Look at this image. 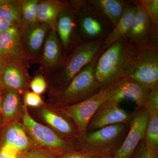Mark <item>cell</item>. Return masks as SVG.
Wrapping results in <instances>:
<instances>
[{
    "label": "cell",
    "mask_w": 158,
    "mask_h": 158,
    "mask_svg": "<svg viewBox=\"0 0 158 158\" xmlns=\"http://www.w3.org/2000/svg\"><path fill=\"white\" fill-rule=\"evenodd\" d=\"M135 52L124 38L109 47L95 67V78L102 89L124 79Z\"/></svg>",
    "instance_id": "6da1fadb"
},
{
    "label": "cell",
    "mask_w": 158,
    "mask_h": 158,
    "mask_svg": "<svg viewBox=\"0 0 158 158\" xmlns=\"http://www.w3.org/2000/svg\"><path fill=\"white\" fill-rule=\"evenodd\" d=\"M129 123L111 125L87 133L79 143L81 149L97 158L113 156L123 142Z\"/></svg>",
    "instance_id": "7a4b0ae2"
},
{
    "label": "cell",
    "mask_w": 158,
    "mask_h": 158,
    "mask_svg": "<svg viewBox=\"0 0 158 158\" xmlns=\"http://www.w3.org/2000/svg\"><path fill=\"white\" fill-rule=\"evenodd\" d=\"M113 83L83 101L59 109L60 114L70 118L74 123L79 143L86 137L88 124L98 109L112 95L116 83Z\"/></svg>",
    "instance_id": "3957f363"
},
{
    "label": "cell",
    "mask_w": 158,
    "mask_h": 158,
    "mask_svg": "<svg viewBox=\"0 0 158 158\" xmlns=\"http://www.w3.org/2000/svg\"><path fill=\"white\" fill-rule=\"evenodd\" d=\"M102 89L95 77V66L89 64L77 74L67 87L59 94L60 107L77 103L92 96Z\"/></svg>",
    "instance_id": "277c9868"
},
{
    "label": "cell",
    "mask_w": 158,
    "mask_h": 158,
    "mask_svg": "<svg viewBox=\"0 0 158 158\" xmlns=\"http://www.w3.org/2000/svg\"><path fill=\"white\" fill-rule=\"evenodd\" d=\"M124 79L138 82L149 89L158 86L157 52L149 49L135 52Z\"/></svg>",
    "instance_id": "5b68a950"
},
{
    "label": "cell",
    "mask_w": 158,
    "mask_h": 158,
    "mask_svg": "<svg viewBox=\"0 0 158 158\" xmlns=\"http://www.w3.org/2000/svg\"><path fill=\"white\" fill-rule=\"evenodd\" d=\"M24 108V127L32 139L40 146L62 153L72 150L81 149L80 145L67 141L48 127L38 123L30 116L26 106Z\"/></svg>",
    "instance_id": "8992f818"
},
{
    "label": "cell",
    "mask_w": 158,
    "mask_h": 158,
    "mask_svg": "<svg viewBox=\"0 0 158 158\" xmlns=\"http://www.w3.org/2000/svg\"><path fill=\"white\" fill-rule=\"evenodd\" d=\"M0 58L5 59L6 63H16L27 67L29 62L34 59L25 50L19 27L14 26L0 33Z\"/></svg>",
    "instance_id": "52a82bcc"
},
{
    "label": "cell",
    "mask_w": 158,
    "mask_h": 158,
    "mask_svg": "<svg viewBox=\"0 0 158 158\" xmlns=\"http://www.w3.org/2000/svg\"><path fill=\"white\" fill-rule=\"evenodd\" d=\"M99 41L82 44L68 57L60 72V81L67 84L83 69L89 65L100 48Z\"/></svg>",
    "instance_id": "ba28073f"
},
{
    "label": "cell",
    "mask_w": 158,
    "mask_h": 158,
    "mask_svg": "<svg viewBox=\"0 0 158 158\" xmlns=\"http://www.w3.org/2000/svg\"><path fill=\"white\" fill-rule=\"evenodd\" d=\"M149 118L146 109L141 108L130 120L127 135L120 147L113 153V158H131L139 143L144 140Z\"/></svg>",
    "instance_id": "9c48e42d"
},
{
    "label": "cell",
    "mask_w": 158,
    "mask_h": 158,
    "mask_svg": "<svg viewBox=\"0 0 158 158\" xmlns=\"http://www.w3.org/2000/svg\"><path fill=\"white\" fill-rule=\"evenodd\" d=\"M118 104L109 99L105 102L90 119L88 132L111 125L129 123L132 116L131 117Z\"/></svg>",
    "instance_id": "30bf717a"
},
{
    "label": "cell",
    "mask_w": 158,
    "mask_h": 158,
    "mask_svg": "<svg viewBox=\"0 0 158 158\" xmlns=\"http://www.w3.org/2000/svg\"><path fill=\"white\" fill-rule=\"evenodd\" d=\"M150 89L135 81L122 79L116 83L109 100L118 104L125 100L132 101L141 109L144 107Z\"/></svg>",
    "instance_id": "8fae6325"
},
{
    "label": "cell",
    "mask_w": 158,
    "mask_h": 158,
    "mask_svg": "<svg viewBox=\"0 0 158 158\" xmlns=\"http://www.w3.org/2000/svg\"><path fill=\"white\" fill-rule=\"evenodd\" d=\"M20 30L25 50L33 58L41 48L49 27L45 23L38 22L22 26Z\"/></svg>",
    "instance_id": "7c38bea8"
},
{
    "label": "cell",
    "mask_w": 158,
    "mask_h": 158,
    "mask_svg": "<svg viewBox=\"0 0 158 158\" xmlns=\"http://www.w3.org/2000/svg\"><path fill=\"white\" fill-rule=\"evenodd\" d=\"M31 141L24 127L18 123H12L3 132L1 147L9 146L15 148L22 155L28 151Z\"/></svg>",
    "instance_id": "4fadbf2b"
},
{
    "label": "cell",
    "mask_w": 158,
    "mask_h": 158,
    "mask_svg": "<svg viewBox=\"0 0 158 158\" xmlns=\"http://www.w3.org/2000/svg\"><path fill=\"white\" fill-rule=\"evenodd\" d=\"M40 115L44 120L56 130L65 140L72 142L77 139L78 140L76 129L74 127L65 116L46 108L40 110Z\"/></svg>",
    "instance_id": "5bb4252c"
},
{
    "label": "cell",
    "mask_w": 158,
    "mask_h": 158,
    "mask_svg": "<svg viewBox=\"0 0 158 158\" xmlns=\"http://www.w3.org/2000/svg\"><path fill=\"white\" fill-rule=\"evenodd\" d=\"M67 7L66 4L61 1H40L37 9V21L47 25L51 30L56 31L58 16Z\"/></svg>",
    "instance_id": "9a60e30c"
},
{
    "label": "cell",
    "mask_w": 158,
    "mask_h": 158,
    "mask_svg": "<svg viewBox=\"0 0 158 158\" xmlns=\"http://www.w3.org/2000/svg\"><path fill=\"white\" fill-rule=\"evenodd\" d=\"M27 67L16 63H5L2 74L4 85L15 92L23 90L27 85Z\"/></svg>",
    "instance_id": "2e32d148"
},
{
    "label": "cell",
    "mask_w": 158,
    "mask_h": 158,
    "mask_svg": "<svg viewBox=\"0 0 158 158\" xmlns=\"http://www.w3.org/2000/svg\"><path fill=\"white\" fill-rule=\"evenodd\" d=\"M60 50L56 31L51 30L46 38L41 61L46 69H53L59 64Z\"/></svg>",
    "instance_id": "e0dca14e"
},
{
    "label": "cell",
    "mask_w": 158,
    "mask_h": 158,
    "mask_svg": "<svg viewBox=\"0 0 158 158\" xmlns=\"http://www.w3.org/2000/svg\"><path fill=\"white\" fill-rule=\"evenodd\" d=\"M149 118L144 138V145L150 156L158 158V111L148 112Z\"/></svg>",
    "instance_id": "ac0fdd59"
},
{
    "label": "cell",
    "mask_w": 158,
    "mask_h": 158,
    "mask_svg": "<svg viewBox=\"0 0 158 158\" xmlns=\"http://www.w3.org/2000/svg\"><path fill=\"white\" fill-rule=\"evenodd\" d=\"M136 7H128L125 9L121 18L105 40L106 47H110L126 36L131 27Z\"/></svg>",
    "instance_id": "d6986e66"
},
{
    "label": "cell",
    "mask_w": 158,
    "mask_h": 158,
    "mask_svg": "<svg viewBox=\"0 0 158 158\" xmlns=\"http://www.w3.org/2000/svg\"><path fill=\"white\" fill-rule=\"evenodd\" d=\"M149 17L141 5L136 7L135 13L131 27L126 36L135 39L142 37L150 27Z\"/></svg>",
    "instance_id": "ffe728a7"
},
{
    "label": "cell",
    "mask_w": 158,
    "mask_h": 158,
    "mask_svg": "<svg viewBox=\"0 0 158 158\" xmlns=\"http://www.w3.org/2000/svg\"><path fill=\"white\" fill-rule=\"evenodd\" d=\"M73 28L72 14L67 9L59 15L57 25L58 34L62 45L65 48H67L69 45Z\"/></svg>",
    "instance_id": "44dd1931"
},
{
    "label": "cell",
    "mask_w": 158,
    "mask_h": 158,
    "mask_svg": "<svg viewBox=\"0 0 158 158\" xmlns=\"http://www.w3.org/2000/svg\"><path fill=\"white\" fill-rule=\"evenodd\" d=\"M93 3L110 19L114 27L121 18L125 10L123 4L116 0H98L93 1Z\"/></svg>",
    "instance_id": "7402d4cb"
},
{
    "label": "cell",
    "mask_w": 158,
    "mask_h": 158,
    "mask_svg": "<svg viewBox=\"0 0 158 158\" xmlns=\"http://www.w3.org/2000/svg\"><path fill=\"white\" fill-rule=\"evenodd\" d=\"M0 18L20 27L22 26L21 1H10L0 6Z\"/></svg>",
    "instance_id": "603a6c76"
},
{
    "label": "cell",
    "mask_w": 158,
    "mask_h": 158,
    "mask_svg": "<svg viewBox=\"0 0 158 158\" xmlns=\"http://www.w3.org/2000/svg\"><path fill=\"white\" fill-rule=\"evenodd\" d=\"M20 98L18 92L9 91L7 92L2 102V113L7 120L14 118L19 105Z\"/></svg>",
    "instance_id": "cb8c5ba5"
},
{
    "label": "cell",
    "mask_w": 158,
    "mask_h": 158,
    "mask_svg": "<svg viewBox=\"0 0 158 158\" xmlns=\"http://www.w3.org/2000/svg\"><path fill=\"white\" fill-rule=\"evenodd\" d=\"M39 2L38 0L21 1L22 26L38 22L37 12Z\"/></svg>",
    "instance_id": "d4e9b609"
},
{
    "label": "cell",
    "mask_w": 158,
    "mask_h": 158,
    "mask_svg": "<svg viewBox=\"0 0 158 158\" xmlns=\"http://www.w3.org/2000/svg\"><path fill=\"white\" fill-rule=\"evenodd\" d=\"M82 31L87 36L94 37L101 34L102 26L96 19L90 16H86L81 22Z\"/></svg>",
    "instance_id": "484cf974"
},
{
    "label": "cell",
    "mask_w": 158,
    "mask_h": 158,
    "mask_svg": "<svg viewBox=\"0 0 158 158\" xmlns=\"http://www.w3.org/2000/svg\"><path fill=\"white\" fill-rule=\"evenodd\" d=\"M62 154L58 151L44 148L28 151L23 158H57Z\"/></svg>",
    "instance_id": "4316f807"
},
{
    "label": "cell",
    "mask_w": 158,
    "mask_h": 158,
    "mask_svg": "<svg viewBox=\"0 0 158 158\" xmlns=\"http://www.w3.org/2000/svg\"><path fill=\"white\" fill-rule=\"evenodd\" d=\"M141 6L146 11L150 21L157 26L158 24V0H142L140 1Z\"/></svg>",
    "instance_id": "83f0119b"
},
{
    "label": "cell",
    "mask_w": 158,
    "mask_h": 158,
    "mask_svg": "<svg viewBox=\"0 0 158 158\" xmlns=\"http://www.w3.org/2000/svg\"><path fill=\"white\" fill-rule=\"evenodd\" d=\"M144 108L148 112L158 111V86L150 89Z\"/></svg>",
    "instance_id": "f1b7e54d"
},
{
    "label": "cell",
    "mask_w": 158,
    "mask_h": 158,
    "mask_svg": "<svg viewBox=\"0 0 158 158\" xmlns=\"http://www.w3.org/2000/svg\"><path fill=\"white\" fill-rule=\"evenodd\" d=\"M46 82L41 75H37L33 79L31 84L30 87L33 92L40 94L43 93L47 88Z\"/></svg>",
    "instance_id": "f546056e"
},
{
    "label": "cell",
    "mask_w": 158,
    "mask_h": 158,
    "mask_svg": "<svg viewBox=\"0 0 158 158\" xmlns=\"http://www.w3.org/2000/svg\"><path fill=\"white\" fill-rule=\"evenodd\" d=\"M24 101L26 106L31 107H39L43 104L42 99L39 94L33 92H26L24 96Z\"/></svg>",
    "instance_id": "4dcf8cb0"
},
{
    "label": "cell",
    "mask_w": 158,
    "mask_h": 158,
    "mask_svg": "<svg viewBox=\"0 0 158 158\" xmlns=\"http://www.w3.org/2000/svg\"><path fill=\"white\" fill-rule=\"evenodd\" d=\"M72 150L63 153L57 158H97L82 149Z\"/></svg>",
    "instance_id": "1f68e13d"
},
{
    "label": "cell",
    "mask_w": 158,
    "mask_h": 158,
    "mask_svg": "<svg viewBox=\"0 0 158 158\" xmlns=\"http://www.w3.org/2000/svg\"><path fill=\"white\" fill-rule=\"evenodd\" d=\"M14 26L16 27L12 23L0 18V33Z\"/></svg>",
    "instance_id": "d6a6232c"
},
{
    "label": "cell",
    "mask_w": 158,
    "mask_h": 158,
    "mask_svg": "<svg viewBox=\"0 0 158 158\" xmlns=\"http://www.w3.org/2000/svg\"><path fill=\"white\" fill-rule=\"evenodd\" d=\"M23 155H15L0 149V158H23Z\"/></svg>",
    "instance_id": "836d02e7"
},
{
    "label": "cell",
    "mask_w": 158,
    "mask_h": 158,
    "mask_svg": "<svg viewBox=\"0 0 158 158\" xmlns=\"http://www.w3.org/2000/svg\"><path fill=\"white\" fill-rule=\"evenodd\" d=\"M137 158H155L152 156H150L146 152L145 150V148H144V144L143 146L141 147V150L138 154V157Z\"/></svg>",
    "instance_id": "e575fe53"
},
{
    "label": "cell",
    "mask_w": 158,
    "mask_h": 158,
    "mask_svg": "<svg viewBox=\"0 0 158 158\" xmlns=\"http://www.w3.org/2000/svg\"><path fill=\"white\" fill-rule=\"evenodd\" d=\"M5 62L0 58V75L2 73L4 66L5 65Z\"/></svg>",
    "instance_id": "d590c367"
},
{
    "label": "cell",
    "mask_w": 158,
    "mask_h": 158,
    "mask_svg": "<svg viewBox=\"0 0 158 158\" xmlns=\"http://www.w3.org/2000/svg\"><path fill=\"white\" fill-rule=\"evenodd\" d=\"M4 84L3 83L2 79V78L0 77V90H2L4 88Z\"/></svg>",
    "instance_id": "8d00e7d4"
},
{
    "label": "cell",
    "mask_w": 158,
    "mask_h": 158,
    "mask_svg": "<svg viewBox=\"0 0 158 158\" xmlns=\"http://www.w3.org/2000/svg\"><path fill=\"white\" fill-rule=\"evenodd\" d=\"M11 0H0V6L9 2Z\"/></svg>",
    "instance_id": "74e56055"
},
{
    "label": "cell",
    "mask_w": 158,
    "mask_h": 158,
    "mask_svg": "<svg viewBox=\"0 0 158 158\" xmlns=\"http://www.w3.org/2000/svg\"><path fill=\"white\" fill-rule=\"evenodd\" d=\"M2 98H1V97L0 96V114L2 113Z\"/></svg>",
    "instance_id": "f35d334b"
},
{
    "label": "cell",
    "mask_w": 158,
    "mask_h": 158,
    "mask_svg": "<svg viewBox=\"0 0 158 158\" xmlns=\"http://www.w3.org/2000/svg\"><path fill=\"white\" fill-rule=\"evenodd\" d=\"M103 158H113V156H109L106 157H104Z\"/></svg>",
    "instance_id": "ab89813d"
},
{
    "label": "cell",
    "mask_w": 158,
    "mask_h": 158,
    "mask_svg": "<svg viewBox=\"0 0 158 158\" xmlns=\"http://www.w3.org/2000/svg\"><path fill=\"white\" fill-rule=\"evenodd\" d=\"M2 120H1V118H0V124H1V123H2Z\"/></svg>",
    "instance_id": "60d3db41"
}]
</instances>
